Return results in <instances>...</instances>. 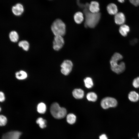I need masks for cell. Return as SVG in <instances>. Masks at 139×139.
<instances>
[{
  "label": "cell",
  "instance_id": "6da1fadb",
  "mask_svg": "<svg viewBox=\"0 0 139 139\" xmlns=\"http://www.w3.org/2000/svg\"><path fill=\"white\" fill-rule=\"evenodd\" d=\"M123 57L118 53H115L112 56L110 60L111 68L115 73L120 74L124 72L126 66L125 63L120 62L123 59Z\"/></svg>",
  "mask_w": 139,
  "mask_h": 139
},
{
  "label": "cell",
  "instance_id": "7a4b0ae2",
  "mask_svg": "<svg viewBox=\"0 0 139 139\" xmlns=\"http://www.w3.org/2000/svg\"><path fill=\"white\" fill-rule=\"evenodd\" d=\"M88 7L84 10L85 17L84 26L91 28L95 27L100 20L101 15L99 13H93L90 12Z\"/></svg>",
  "mask_w": 139,
  "mask_h": 139
},
{
  "label": "cell",
  "instance_id": "3957f363",
  "mask_svg": "<svg viewBox=\"0 0 139 139\" xmlns=\"http://www.w3.org/2000/svg\"><path fill=\"white\" fill-rule=\"evenodd\" d=\"M51 29L55 36H63L65 33L66 25L61 20L57 19L53 23Z\"/></svg>",
  "mask_w": 139,
  "mask_h": 139
},
{
  "label": "cell",
  "instance_id": "277c9868",
  "mask_svg": "<svg viewBox=\"0 0 139 139\" xmlns=\"http://www.w3.org/2000/svg\"><path fill=\"white\" fill-rule=\"evenodd\" d=\"M51 114L55 118L60 119L64 118L66 115L67 110L64 107H61L57 102H54L51 106Z\"/></svg>",
  "mask_w": 139,
  "mask_h": 139
},
{
  "label": "cell",
  "instance_id": "5b68a950",
  "mask_svg": "<svg viewBox=\"0 0 139 139\" xmlns=\"http://www.w3.org/2000/svg\"><path fill=\"white\" fill-rule=\"evenodd\" d=\"M117 104V100L115 98L110 97H107L103 98L100 102L101 107L105 109L110 107H116Z\"/></svg>",
  "mask_w": 139,
  "mask_h": 139
},
{
  "label": "cell",
  "instance_id": "8992f818",
  "mask_svg": "<svg viewBox=\"0 0 139 139\" xmlns=\"http://www.w3.org/2000/svg\"><path fill=\"white\" fill-rule=\"evenodd\" d=\"M61 71L65 75H68L71 71L73 67L72 61L68 60H64L61 65Z\"/></svg>",
  "mask_w": 139,
  "mask_h": 139
},
{
  "label": "cell",
  "instance_id": "52a82bcc",
  "mask_svg": "<svg viewBox=\"0 0 139 139\" xmlns=\"http://www.w3.org/2000/svg\"><path fill=\"white\" fill-rule=\"evenodd\" d=\"M62 37L55 36L53 42V47L54 50L58 51L63 47L64 41Z\"/></svg>",
  "mask_w": 139,
  "mask_h": 139
},
{
  "label": "cell",
  "instance_id": "ba28073f",
  "mask_svg": "<svg viewBox=\"0 0 139 139\" xmlns=\"http://www.w3.org/2000/svg\"><path fill=\"white\" fill-rule=\"evenodd\" d=\"M22 133L17 131H12L4 134L2 139H19Z\"/></svg>",
  "mask_w": 139,
  "mask_h": 139
},
{
  "label": "cell",
  "instance_id": "9c48e42d",
  "mask_svg": "<svg viewBox=\"0 0 139 139\" xmlns=\"http://www.w3.org/2000/svg\"><path fill=\"white\" fill-rule=\"evenodd\" d=\"M115 23L117 25H121L125 22L126 18L125 15L122 12H118L114 16Z\"/></svg>",
  "mask_w": 139,
  "mask_h": 139
},
{
  "label": "cell",
  "instance_id": "30bf717a",
  "mask_svg": "<svg viewBox=\"0 0 139 139\" xmlns=\"http://www.w3.org/2000/svg\"><path fill=\"white\" fill-rule=\"evenodd\" d=\"M12 10L15 15L19 16L21 15L23 12L24 8L21 4L18 3L13 6Z\"/></svg>",
  "mask_w": 139,
  "mask_h": 139
},
{
  "label": "cell",
  "instance_id": "8fae6325",
  "mask_svg": "<svg viewBox=\"0 0 139 139\" xmlns=\"http://www.w3.org/2000/svg\"><path fill=\"white\" fill-rule=\"evenodd\" d=\"M88 8L89 11L93 13H98L100 10L99 4L96 1L91 2L89 5Z\"/></svg>",
  "mask_w": 139,
  "mask_h": 139
},
{
  "label": "cell",
  "instance_id": "7c38bea8",
  "mask_svg": "<svg viewBox=\"0 0 139 139\" xmlns=\"http://www.w3.org/2000/svg\"><path fill=\"white\" fill-rule=\"evenodd\" d=\"M107 10L108 13L111 15H115L118 12V8L116 5L111 3L108 4L107 7Z\"/></svg>",
  "mask_w": 139,
  "mask_h": 139
},
{
  "label": "cell",
  "instance_id": "4fadbf2b",
  "mask_svg": "<svg viewBox=\"0 0 139 139\" xmlns=\"http://www.w3.org/2000/svg\"><path fill=\"white\" fill-rule=\"evenodd\" d=\"M72 94L73 97L77 99H80L84 97V91L80 89H75L72 91Z\"/></svg>",
  "mask_w": 139,
  "mask_h": 139
},
{
  "label": "cell",
  "instance_id": "5bb4252c",
  "mask_svg": "<svg viewBox=\"0 0 139 139\" xmlns=\"http://www.w3.org/2000/svg\"><path fill=\"white\" fill-rule=\"evenodd\" d=\"M130 30L129 26L125 24H123L120 25L119 31L120 34L123 36L126 37Z\"/></svg>",
  "mask_w": 139,
  "mask_h": 139
},
{
  "label": "cell",
  "instance_id": "9a60e30c",
  "mask_svg": "<svg viewBox=\"0 0 139 139\" xmlns=\"http://www.w3.org/2000/svg\"><path fill=\"white\" fill-rule=\"evenodd\" d=\"M84 19V14L81 12H77L74 15V20L75 22L77 24L81 23L83 21Z\"/></svg>",
  "mask_w": 139,
  "mask_h": 139
},
{
  "label": "cell",
  "instance_id": "2e32d148",
  "mask_svg": "<svg viewBox=\"0 0 139 139\" xmlns=\"http://www.w3.org/2000/svg\"><path fill=\"white\" fill-rule=\"evenodd\" d=\"M128 98L131 101L136 102L139 99V94L135 91H132L129 92L128 95Z\"/></svg>",
  "mask_w": 139,
  "mask_h": 139
},
{
  "label": "cell",
  "instance_id": "e0dca14e",
  "mask_svg": "<svg viewBox=\"0 0 139 139\" xmlns=\"http://www.w3.org/2000/svg\"><path fill=\"white\" fill-rule=\"evenodd\" d=\"M9 37L11 41L14 42H17L19 39L18 34L15 31H11L9 34Z\"/></svg>",
  "mask_w": 139,
  "mask_h": 139
},
{
  "label": "cell",
  "instance_id": "ac0fdd59",
  "mask_svg": "<svg viewBox=\"0 0 139 139\" xmlns=\"http://www.w3.org/2000/svg\"><path fill=\"white\" fill-rule=\"evenodd\" d=\"M16 77L19 80H22L26 79L27 76V73L24 71L21 70L15 73Z\"/></svg>",
  "mask_w": 139,
  "mask_h": 139
},
{
  "label": "cell",
  "instance_id": "d6986e66",
  "mask_svg": "<svg viewBox=\"0 0 139 139\" xmlns=\"http://www.w3.org/2000/svg\"><path fill=\"white\" fill-rule=\"evenodd\" d=\"M86 97L88 101L93 102L95 101L98 98L97 94L95 93L92 92L88 93L86 95Z\"/></svg>",
  "mask_w": 139,
  "mask_h": 139
},
{
  "label": "cell",
  "instance_id": "ffe728a7",
  "mask_svg": "<svg viewBox=\"0 0 139 139\" xmlns=\"http://www.w3.org/2000/svg\"><path fill=\"white\" fill-rule=\"evenodd\" d=\"M76 120V116L73 114L70 113L66 116V120L67 123L70 124H73L75 122Z\"/></svg>",
  "mask_w": 139,
  "mask_h": 139
},
{
  "label": "cell",
  "instance_id": "44dd1931",
  "mask_svg": "<svg viewBox=\"0 0 139 139\" xmlns=\"http://www.w3.org/2000/svg\"><path fill=\"white\" fill-rule=\"evenodd\" d=\"M46 110V106L44 103L41 102L38 104L37 110L38 112L41 114H44L45 113Z\"/></svg>",
  "mask_w": 139,
  "mask_h": 139
},
{
  "label": "cell",
  "instance_id": "7402d4cb",
  "mask_svg": "<svg viewBox=\"0 0 139 139\" xmlns=\"http://www.w3.org/2000/svg\"><path fill=\"white\" fill-rule=\"evenodd\" d=\"M85 85L87 88H91L93 85V81L92 78L89 77H86L84 80Z\"/></svg>",
  "mask_w": 139,
  "mask_h": 139
},
{
  "label": "cell",
  "instance_id": "603a6c76",
  "mask_svg": "<svg viewBox=\"0 0 139 139\" xmlns=\"http://www.w3.org/2000/svg\"><path fill=\"white\" fill-rule=\"evenodd\" d=\"M18 46L19 47H22L24 50H28L29 47V44L28 41L23 40L20 41L18 43Z\"/></svg>",
  "mask_w": 139,
  "mask_h": 139
},
{
  "label": "cell",
  "instance_id": "cb8c5ba5",
  "mask_svg": "<svg viewBox=\"0 0 139 139\" xmlns=\"http://www.w3.org/2000/svg\"><path fill=\"white\" fill-rule=\"evenodd\" d=\"M36 123L41 128H44L46 126V120L41 117L38 118L36 120Z\"/></svg>",
  "mask_w": 139,
  "mask_h": 139
},
{
  "label": "cell",
  "instance_id": "d4e9b609",
  "mask_svg": "<svg viewBox=\"0 0 139 139\" xmlns=\"http://www.w3.org/2000/svg\"><path fill=\"white\" fill-rule=\"evenodd\" d=\"M7 119L6 117L2 115H0V126H5L6 124Z\"/></svg>",
  "mask_w": 139,
  "mask_h": 139
},
{
  "label": "cell",
  "instance_id": "484cf974",
  "mask_svg": "<svg viewBox=\"0 0 139 139\" xmlns=\"http://www.w3.org/2000/svg\"><path fill=\"white\" fill-rule=\"evenodd\" d=\"M132 85L133 86L136 88H139V77H138L134 79L132 82Z\"/></svg>",
  "mask_w": 139,
  "mask_h": 139
},
{
  "label": "cell",
  "instance_id": "4316f807",
  "mask_svg": "<svg viewBox=\"0 0 139 139\" xmlns=\"http://www.w3.org/2000/svg\"><path fill=\"white\" fill-rule=\"evenodd\" d=\"M5 96L4 93L0 91V102H3L5 100Z\"/></svg>",
  "mask_w": 139,
  "mask_h": 139
},
{
  "label": "cell",
  "instance_id": "83f0119b",
  "mask_svg": "<svg viewBox=\"0 0 139 139\" xmlns=\"http://www.w3.org/2000/svg\"><path fill=\"white\" fill-rule=\"evenodd\" d=\"M129 2L136 6H139V0H129Z\"/></svg>",
  "mask_w": 139,
  "mask_h": 139
},
{
  "label": "cell",
  "instance_id": "f1b7e54d",
  "mask_svg": "<svg viewBox=\"0 0 139 139\" xmlns=\"http://www.w3.org/2000/svg\"><path fill=\"white\" fill-rule=\"evenodd\" d=\"M99 139H108V138L105 134H102L100 136Z\"/></svg>",
  "mask_w": 139,
  "mask_h": 139
},
{
  "label": "cell",
  "instance_id": "f546056e",
  "mask_svg": "<svg viewBox=\"0 0 139 139\" xmlns=\"http://www.w3.org/2000/svg\"><path fill=\"white\" fill-rule=\"evenodd\" d=\"M120 3H123L125 1V0H117Z\"/></svg>",
  "mask_w": 139,
  "mask_h": 139
},
{
  "label": "cell",
  "instance_id": "4dcf8cb0",
  "mask_svg": "<svg viewBox=\"0 0 139 139\" xmlns=\"http://www.w3.org/2000/svg\"><path fill=\"white\" fill-rule=\"evenodd\" d=\"M1 110H2L1 108V107H0V112L1 111Z\"/></svg>",
  "mask_w": 139,
  "mask_h": 139
},
{
  "label": "cell",
  "instance_id": "1f68e13d",
  "mask_svg": "<svg viewBox=\"0 0 139 139\" xmlns=\"http://www.w3.org/2000/svg\"><path fill=\"white\" fill-rule=\"evenodd\" d=\"M138 137L139 138V133H138Z\"/></svg>",
  "mask_w": 139,
  "mask_h": 139
}]
</instances>
